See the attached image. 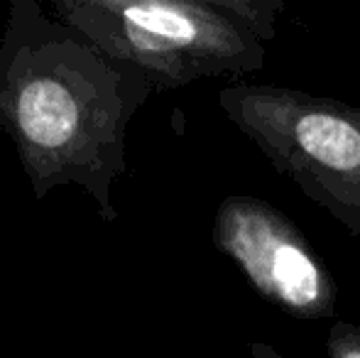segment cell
Returning a JSON list of instances; mask_svg holds the SVG:
<instances>
[{
    "label": "cell",
    "mask_w": 360,
    "mask_h": 358,
    "mask_svg": "<svg viewBox=\"0 0 360 358\" xmlns=\"http://www.w3.org/2000/svg\"><path fill=\"white\" fill-rule=\"evenodd\" d=\"M252 358H287L277 349H272L265 341H252L250 344ZM323 358H360V326L351 321H336L328 331L326 339V356Z\"/></svg>",
    "instance_id": "5"
},
{
    "label": "cell",
    "mask_w": 360,
    "mask_h": 358,
    "mask_svg": "<svg viewBox=\"0 0 360 358\" xmlns=\"http://www.w3.org/2000/svg\"><path fill=\"white\" fill-rule=\"evenodd\" d=\"M150 84L37 0L8 5L0 37V135L13 143L34 199L79 186L105 224L128 170L125 138Z\"/></svg>",
    "instance_id": "1"
},
{
    "label": "cell",
    "mask_w": 360,
    "mask_h": 358,
    "mask_svg": "<svg viewBox=\"0 0 360 358\" xmlns=\"http://www.w3.org/2000/svg\"><path fill=\"white\" fill-rule=\"evenodd\" d=\"M54 15L155 91L265 64L282 0H52Z\"/></svg>",
    "instance_id": "2"
},
{
    "label": "cell",
    "mask_w": 360,
    "mask_h": 358,
    "mask_svg": "<svg viewBox=\"0 0 360 358\" xmlns=\"http://www.w3.org/2000/svg\"><path fill=\"white\" fill-rule=\"evenodd\" d=\"M218 106L282 177L360 238V108L250 82L223 87Z\"/></svg>",
    "instance_id": "3"
},
{
    "label": "cell",
    "mask_w": 360,
    "mask_h": 358,
    "mask_svg": "<svg viewBox=\"0 0 360 358\" xmlns=\"http://www.w3.org/2000/svg\"><path fill=\"white\" fill-rule=\"evenodd\" d=\"M214 245L277 309L297 319L336 317L338 282L302 231L267 201L248 194L223 199Z\"/></svg>",
    "instance_id": "4"
}]
</instances>
